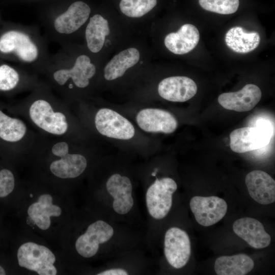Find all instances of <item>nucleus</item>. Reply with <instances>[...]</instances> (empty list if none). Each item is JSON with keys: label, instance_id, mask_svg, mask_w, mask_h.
<instances>
[{"label": "nucleus", "instance_id": "nucleus-26", "mask_svg": "<svg viewBox=\"0 0 275 275\" xmlns=\"http://www.w3.org/2000/svg\"><path fill=\"white\" fill-rule=\"evenodd\" d=\"M24 72L9 65L0 64V91H10L23 81Z\"/></svg>", "mask_w": 275, "mask_h": 275}, {"label": "nucleus", "instance_id": "nucleus-18", "mask_svg": "<svg viewBox=\"0 0 275 275\" xmlns=\"http://www.w3.org/2000/svg\"><path fill=\"white\" fill-rule=\"evenodd\" d=\"M233 230L254 249L266 248L270 243V236L265 231L262 224L255 218L245 217L235 221Z\"/></svg>", "mask_w": 275, "mask_h": 275}, {"label": "nucleus", "instance_id": "nucleus-6", "mask_svg": "<svg viewBox=\"0 0 275 275\" xmlns=\"http://www.w3.org/2000/svg\"><path fill=\"white\" fill-rule=\"evenodd\" d=\"M95 124L98 131L108 138L127 140L134 135V128L131 122L109 108H103L97 112Z\"/></svg>", "mask_w": 275, "mask_h": 275}, {"label": "nucleus", "instance_id": "nucleus-2", "mask_svg": "<svg viewBox=\"0 0 275 275\" xmlns=\"http://www.w3.org/2000/svg\"><path fill=\"white\" fill-rule=\"evenodd\" d=\"M70 43L61 46L52 55L45 72L58 86L68 89L87 87L95 75L96 67L89 55L77 53Z\"/></svg>", "mask_w": 275, "mask_h": 275}, {"label": "nucleus", "instance_id": "nucleus-7", "mask_svg": "<svg viewBox=\"0 0 275 275\" xmlns=\"http://www.w3.org/2000/svg\"><path fill=\"white\" fill-rule=\"evenodd\" d=\"M52 153L61 157L53 161L50 166L51 173L63 179L74 178L80 175L87 166L85 157L79 154H69L66 142H59L53 146Z\"/></svg>", "mask_w": 275, "mask_h": 275}, {"label": "nucleus", "instance_id": "nucleus-10", "mask_svg": "<svg viewBox=\"0 0 275 275\" xmlns=\"http://www.w3.org/2000/svg\"><path fill=\"white\" fill-rule=\"evenodd\" d=\"M29 114L36 125L50 133L61 135L67 130L65 116L60 112H54L50 104L45 99L34 101L30 107Z\"/></svg>", "mask_w": 275, "mask_h": 275}, {"label": "nucleus", "instance_id": "nucleus-19", "mask_svg": "<svg viewBox=\"0 0 275 275\" xmlns=\"http://www.w3.org/2000/svg\"><path fill=\"white\" fill-rule=\"evenodd\" d=\"M199 40L198 29L191 24L186 23L182 25L177 32L167 35L164 42L166 47L172 53L183 54L191 51Z\"/></svg>", "mask_w": 275, "mask_h": 275}, {"label": "nucleus", "instance_id": "nucleus-17", "mask_svg": "<svg viewBox=\"0 0 275 275\" xmlns=\"http://www.w3.org/2000/svg\"><path fill=\"white\" fill-rule=\"evenodd\" d=\"M245 182L249 195L257 203L267 205L275 201V181L267 173L251 171L246 176Z\"/></svg>", "mask_w": 275, "mask_h": 275}, {"label": "nucleus", "instance_id": "nucleus-30", "mask_svg": "<svg viewBox=\"0 0 275 275\" xmlns=\"http://www.w3.org/2000/svg\"><path fill=\"white\" fill-rule=\"evenodd\" d=\"M128 274L126 269L121 268H111L97 273L98 275H127Z\"/></svg>", "mask_w": 275, "mask_h": 275}, {"label": "nucleus", "instance_id": "nucleus-28", "mask_svg": "<svg viewBox=\"0 0 275 275\" xmlns=\"http://www.w3.org/2000/svg\"><path fill=\"white\" fill-rule=\"evenodd\" d=\"M204 10L220 14H231L239 7V0H199Z\"/></svg>", "mask_w": 275, "mask_h": 275}, {"label": "nucleus", "instance_id": "nucleus-13", "mask_svg": "<svg viewBox=\"0 0 275 275\" xmlns=\"http://www.w3.org/2000/svg\"><path fill=\"white\" fill-rule=\"evenodd\" d=\"M106 188L113 198V208L120 215L130 211L134 204L132 184L130 179L119 174L111 176L106 181Z\"/></svg>", "mask_w": 275, "mask_h": 275}, {"label": "nucleus", "instance_id": "nucleus-15", "mask_svg": "<svg viewBox=\"0 0 275 275\" xmlns=\"http://www.w3.org/2000/svg\"><path fill=\"white\" fill-rule=\"evenodd\" d=\"M261 96L260 88L249 84L238 91L221 94L218 102L227 109L244 112L252 109L260 101Z\"/></svg>", "mask_w": 275, "mask_h": 275}, {"label": "nucleus", "instance_id": "nucleus-16", "mask_svg": "<svg viewBox=\"0 0 275 275\" xmlns=\"http://www.w3.org/2000/svg\"><path fill=\"white\" fill-rule=\"evenodd\" d=\"M159 95L173 102H185L193 98L197 86L191 78L183 76H171L162 79L158 87Z\"/></svg>", "mask_w": 275, "mask_h": 275}, {"label": "nucleus", "instance_id": "nucleus-9", "mask_svg": "<svg viewBox=\"0 0 275 275\" xmlns=\"http://www.w3.org/2000/svg\"><path fill=\"white\" fill-rule=\"evenodd\" d=\"M114 234V228L108 223L102 220L96 221L77 238L75 249L84 258L93 257L97 253L100 244L108 241Z\"/></svg>", "mask_w": 275, "mask_h": 275}, {"label": "nucleus", "instance_id": "nucleus-21", "mask_svg": "<svg viewBox=\"0 0 275 275\" xmlns=\"http://www.w3.org/2000/svg\"><path fill=\"white\" fill-rule=\"evenodd\" d=\"M109 32L108 21L102 16L96 14L90 17L85 30V37L89 51L94 54L100 52Z\"/></svg>", "mask_w": 275, "mask_h": 275}, {"label": "nucleus", "instance_id": "nucleus-11", "mask_svg": "<svg viewBox=\"0 0 275 275\" xmlns=\"http://www.w3.org/2000/svg\"><path fill=\"white\" fill-rule=\"evenodd\" d=\"M271 133L267 127H244L234 130L230 134L231 149L238 153L257 150L270 142Z\"/></svg>", "mask_w": 275, "mask_h": 275}, {"label": "nucleus", "instance_id": "nucleus-1", "mask_svg": "<svg viewBox=\"0 0 275 275\" xmlns=\"http://www.w3.org/2000/svg\"><path fill=\"white\" fill-rule=\"evenodd\" d=\"M0 53L11 57L22 65L45 72L51 55L47 40L34 24H13L0 37Z\"/></svg>", "mask_w": 275, "mask_h": 275}, {"label": "nucleus", "instance_id": "nucleus-14", "mask_svg": "<svg viewBox=\"0 0 275 275\" xmlns=\"http://www.w3.org/2000/svg\"><path fill=\"white\" fill-rule=\"evenodd\" d=\"M139 127L148 132L171 133L176 129L178 122L170 112L158 108H145L136 118Z\"/></svg>", "mask_w": 275, "mask_h": 275}, {"label": "nucleus", "instance_id": "nucleus-29", "mask_svg": "<svg viewBox=\"0 0 275 275\" xmlns=\"http://www.w3.org/2000/svg\"><path fill=\"white\" fill-rule=\"evenodd\" d=\"M15 186L14 177L8 169L0 171V198L7 196L12 193Z\"/></svg>", "mask_w": 275, "mask_h": 275}, {"label": "nucleus", "instance_id": "nucleus-20", "mask_svg": "<svg viewBox=\"0 0 275 275\" xmlns=\"http://www.w3.org/2000/svg\"><path fill=\"white\" fill-rule=\"evenodd\" d=\"M52 200L51 195L42 194L28 209L29 218L41 230H45L49 228L51 217H58L62 214L61 207L53 204Z\"/></svg>", "mask_w": 275, "mask_h": 275}, {"label": "nucleus", "instance_id": "nucleus-23", "mask_svg": "<svg viewBox=\"0 0 275 275\" xmlns=\"http://www.w3.org/2000/svg\"><path fill=\"white\" fill-rule=\"evenodd\" d=\"M253 259L244 254L223 256L217 258L214 270L218 275H245L254 268Z\"/></svg>", "mask_w": 275, "mask_h": 275}, {"label": "nucleus", "instance_id": "nucleus-8", "mask_svg": "<svg viewBox=\"0 0 275 275\" xmlns=\"http://www.w3.org/2000/svg\"><path fill=\"white\" fill-rule=\"evenodd\" d=\"M164 254L172 267L179 269L188 262L191 255V243L187 233L178 227H172L166 232Z\"/></svg>", "mask_w": 275, "mask_h": 275}, {"label": "nucleus", "instance_id": "nucleus-27", "mask_svg": "<svg viewBox=\"0 0 275 275\" xmlns=\"http://www.w3.org/2000/svg\"><path fill=\"white\" fill-rule=\"evenodd\" d=\"M157 0H121V12L130 17H140L150 11L156 5Z\"/></svg>", "mask_w": 275, "mask_h": 275}, {"label": "nucleus", "instance_id": "nucleus-24", "mask_svg": "<svg viewBox=\"0 0 275 275\" xmlns=\"http://www.w3.org/2000/svg\"><path fill=\"white\" fill-rule=\"evenodd\" d=\"M140 57L139 50L133 47L121 51L105 66L104 77L107 80H112L122 76L128 68L138 62Z\"/></svg>", "mask_w": 275, "mask_h": 275}, {"label": "nucleus", "instance_id": "nucleus-12", "mask_svg": "<svg viewBox=\"0 0 275 275\" xmlns=\"http://www.w3.org/2000/svg\"><path fill=\"white\" fill-rule=\"evenodd\" d=\"M190 208L196 221L208 227L215 224L226 215L228 206L226 201L216 196L193 197Z\"/></svg>", "mask_w": 275, "mask_h": 275}, {"label": "nucleus", "instance_id": "nucleus-3", "mask_svg": "<svg viewBox=\"0 0 275 275\" xmlns=\"http://www.w3.org/2000/svg\"><path fill=\"white\" fill-rule=\"evenodd\" d=\"M91 10L81 1L72 2L66 9L47 13L41 18V23L47 41L59 44L68 43L72 37L85 25Z\"/></svg>", "mask_w": 275, "mask_h": 275}, {"label": "nucleus", "instance_id": "nucleus-25", "mask_svg": "<svg viewBox=\"0 0 275 275\" xmlns=\"http://www.w3.org/2000/svg\"><path fill=\"white\" fill-rule=\"evenodd\" d=\"M26 127L20 120L8 116L0 111V138L11 142H17L23 138Z\"/></svg>", "mask_w": 275, "mask_h": 275}, {"label": "nucleus", "instance_id": "nucleus-31", "mask_svg": "<svg viewBox=\"0 0 275 275\" xmlns=\"http://www.w3.org/2000/svg\"><path fill=\"white\" fill-rule=\"evenodd\" d=\"M6 271L5 269L0 265V275H5Z\"/></svg>", "mask_w": 275, "mask_h": 275}, {"label": "nucleus", "instance_id": "nucleus-4", "mask_svg": "<svg viewBox=\"0 0 275 275\" xmlns=\"http://www.w3.org/2000/svg\"><path fill=\"white\" fill-rule=\"evenodd\" d=\"M17 257L20 266L34 271L39 275H56L54 254L46 246L33 242H26L18 249Z\"/></svg>", "mask_w": 275, "mask_h": 275}, {"label": "nucleus", "instance_id": "nucleus-5", "mask_svg": "<svg viewBox=\"0 0 275 275\" xmlns=\"http://www.w3.org/2000/svg\"><path fill=\"white\" fill-rule=\"evenodd\" d=\"M177 189V183L169 177L157 178L150 185L146 194V203L152 217L161 219L168 215L172 206L173 194Z\"/></svg>", "mask_w": 275, "mask_h": 275}, {"label": "nucleus", "instance_id": "nucleus-22", "mask_svg": "<svg viewBox=\"0 0 275 275\" xmlns=\"http://www.w3.org/2000/svg\"><path fill=\"white\" fill-rule=\"evenodd\" d=\"M225 41L228 47L233 51L246 53L258 47L260 36L257 32H248L240 26H234L227 32Z\"/></svg>", "mask_w": 275, "mask_h": 275}]
</instances>
